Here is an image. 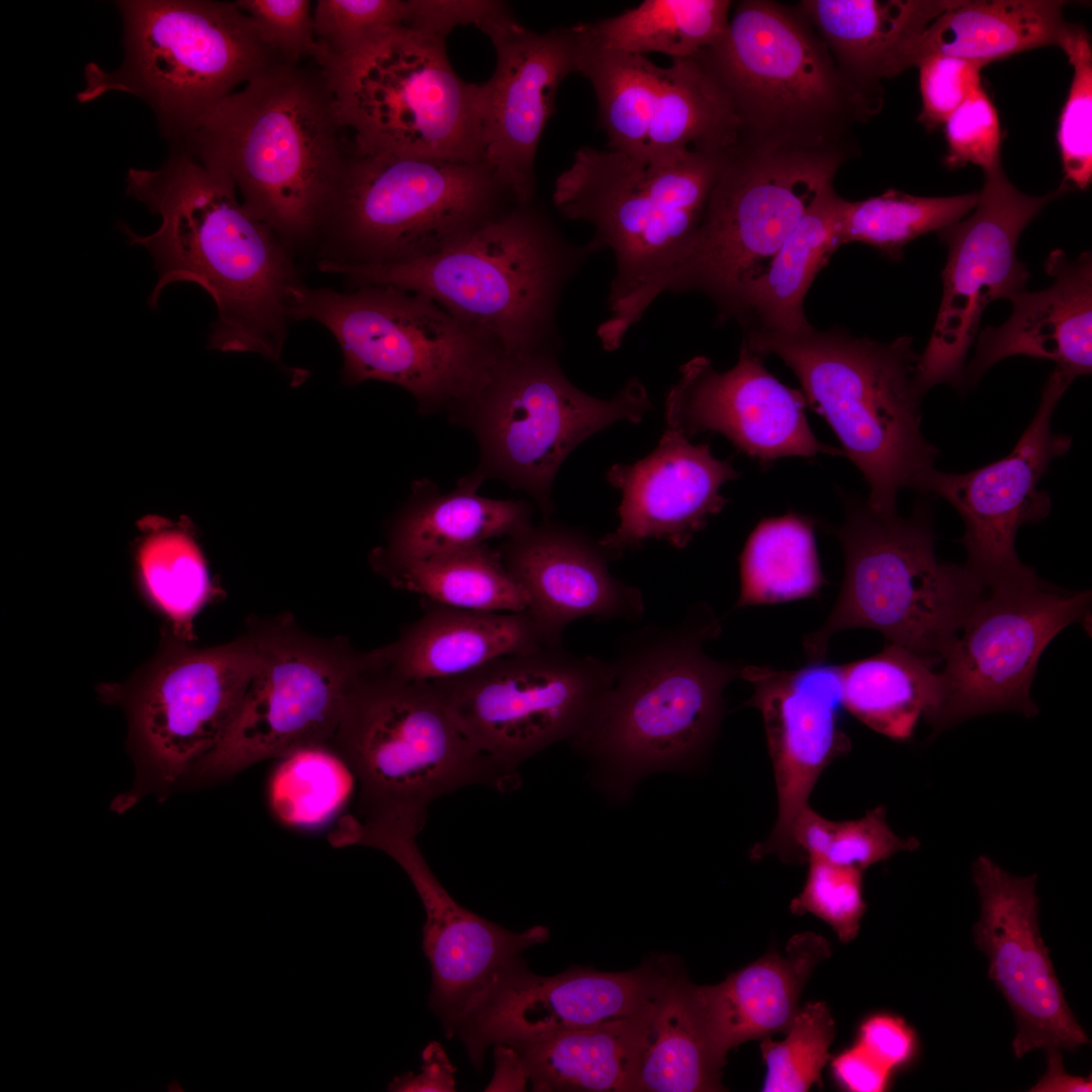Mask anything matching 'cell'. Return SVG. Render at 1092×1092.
Instances as JSON below:
<instances>
[{
	"mask_svg": "<svg viewBox=\"0 0 1092 1092\" xmlns=\"http://www.w3.org/2000/svg\"><path fill=\"white\" fill-rule=\"evenodd\" d=\"M126 193L161 218L147 236L120 224L128 243L154 259L158 280L149 305L157 308L172 283H195L217 309L210 348L278 361L290 290L301 282L290 249L245 207L233 180L172 145L160 168L128 170Z\"/></svg>",
	"mask_w": 1092,
	"mask_h": 1092,
	"instance_id": "cell-1",
	"label": "cell"
},
{
	"mask_svg": "<svg viewBox=\"0 0 1092 1092\" xmlns=\"http://www.w3.org/2000/svg\"><path fill=\"white\" fill-rule=\"evenodd\" d=\"M322 68L279 64L217 104L180 145L224 172L290 249L323 233L352 143Z\"/></svg>",
	"mask_w": 1092,
	"mask_h": 1092,
	"instance_id": "cell-2",
	"label": "cell"
},
{
	"mask_svg": "<svg viewBox=\"0 0 1092 1092\" xmlns=\"http://www.w3.org/2000/svg\"><path fill=\"white\" fill-rule=\"evenodd\" d=\"M728 152L687 149L645 159L582 147L557 177L555 207L593 225L590 240L614 257L609 315L597 329L606 351L622 345L687 252Z\"/></svg>",
	"mask_w": 1092,
	"mask_h": 1092,
	"instance_id": "cell-3",
	"label": "cell"
},
{
	"mask_svg": "<svg viewBox=\"0 0 1092 1092\" xmlns=\"http://www.w3.org/2000/svg\"><path fill=\"white\" fill-rule=\"evenodd\" d=\"M599 251L567 241L533 202L515 203L444 250L393 265L321 259L323 272L352 286L390 285L423 293L493 340L505 354L557 347L562 292Z\"/></svg>",
	"mask_w": 1092,
	"mask_h": 1092,
	"instance_id": "cell-4",
	"label": "cell"
},
{
	"mask_svg": "<svg viewBox=\"0 0 1092 1092\" xmlns=\"http://www.w3.org/2000/svg\"><path fill=\"white\" fill-rule=\"evenodd\" d=\"M743 341L794 372L807 404L824 418L843 456L868 482L872 508L894 512L901 489L923 492L938 450L921 432L919 354L911 337L883 344L843 329L812 327L796 334L749 331Z\"/></svg>",
	"mask_w": 1092,
	"mask_h": 1092,
	"instance_id": "cell-5",
	"label": "cell"
},
{
	"mask_svg": "<svg viewBox=\"0 0 1092 1092\" xmlns=\"http://www.w3.org/2000/svg\"><path fill=\"white\" fill-rule=\"evenodd\" d=\"M844 505L834 531L843 581L827 620L805 637L808 661H824L836 633L868 628L934 665L942 662L986 586L966 564L938 560L926 504L908 518L850 495Z\"/></svg>",
	"mask_w": 1092,
	"mask_h": 1092,
	"instance_id": "cell-6",
	"label": "cell"
},
{
	"mask_svg": "<svg viewBox=\"0 0 1092 1092\" xmlns=\"http://www.w3.org/2000/svg\"><path fill=\"white\" fill-rule=\"evenodd\" d=\"M697 57L728 96L740 140L769 147H842L845 130L875 114L880 92L837 65L805 15L764 0L740 2Z\"/></svg>",
	"mask_w": 1092,
	"mask_h": 1092,
	"instance_id": "cell-7",
	"label": "cell"
},
{
	"mask_svg": "<svg viewBox=\"0 0 1092 1092\" xmlns=\"http://www.w3.org/2000/svg\"><path fill=\"white\" fill-rule=\"evenodd\" d=\"M720 630L700 605L675 624L625 638L610 661L612 685L574 743L630 775L698 754L717 731L725 687L743 666L705 652Z\"/></svg>",
	"mask_w": 1092,
	"mask_h": 1092,
	"instance_id": "cell-8",
	"label": "cell"
},
{
	"mask_svg": "<svg viewBox=\"0 0 1092 1092\" xmlns=\"http://www.w3.org/2000/svg\"><path fill=\"white\" fill-rule=\"evenodd\" d=\"M124 58L112 71L84 69L80 103L120 91L145 101L162 134L182 142L217 104L284 62L235 4L212 0H122Z\"/></svg>",
	"mask_w": 1092,
	"mask_h": 1092,
	"instance_id": "cell-9",
	"label": "cell"
},
{
	"mask_svg": "<svg viewBox=\"0 0 1092 1092\" xmlns=\"http://www.w3.org/2000/svg\"><path fill=\"white\" fill-rule=\"evenodd\" d=\"M318 66L355 154L484 163L477 84L457 75L445 39L401 26Z\"/></svg>",
	"mask_w": 1092,
	"mask_h": 1092,
	"instance_id": "cell-10",
	"label": "cell"
},
{
	"mask_svg": "<svg viewBox=\"0 0 1092 1092\" xmlns=\"http://www.w3.org/2000/svg\"><path fill=\"white\" fill-rule=\"evenodd\" d=\"M288 315L315 321L333 334L343 352L347 384L393 383L427 411H460L505 354L432 298L390 285L342 292L300 283L290 290Z\"/></svg>",
	"mask_w": 1092,
	"mask_h": 1092,
	"instance_id": "cell-11",
	"label": "cell"
},
{
	"mask_svg": "<svg viewBox=\"0 0 1092 1092\" xmlns=\"http://www.w3.org/2000/svg\"><path fill=\"white\" fill-rule=\"evenodd\" d=\"M332 744L358 780L368 817L423 826L436 798L475 784L508 787L512 777L463 734L431 681L390 673L371 651Z\"/></svg>",
	"mask_w": 1092,
	"mask_h": 1092,
	"instance_id": "cell-12",
	"label": "cell"
},
{
	"mask_svg": "<svg viewBox=\"0 0 1092 1092\" xmlns=\"http://www.w3.org/2000/svg\"><path fill=\"white\" fill-rule=\"evenodd\" d=\"M841 147L789 149L739 140L728 152L687 252L654 292H699L718 322L735 320L749 287L845 161Z\"/></svg>",
	"mask_w": 1092,
	"mask_h": 1092,
	"instance_id": "cell-13",
	"label": "cell"
},
{
	"mask_svg": "<svg viewBox=\"0 0 1092 1092\" xmlns=\"http://www.w3.org/2000/svg\"><path fill=\"white\" fill-rule=\"evenodd\" d=\"M516 202L484 163L352 152L323 230V259L393 265L430 257Z\"/></svg>",
	"mask_w": 1092,
	"mask_h": 1092,
	"instance_id": "cell-14",
	"label": "cell"
},
{
	"mask_svg": "<svg viewBox=\"0 0 1092 1092\" xmlns=\"http://www.w3.org/2000/svg\"><path fill=\"white\" fill-rule=\"evenodd\" d=\"M556 347L504 354L488 380L460 411L480 447L477 469L460 481L477 489L497 477L531 494L544 513L566 457L619 421L639 424L653 405L630 378L610 399L585 393L565 376Z\"/></svg>",
	"mask_w": 1092,
	"mask_h": 1092,
	"instance_id": "cell-15",
	"label": "cell"
},
{
	"mask_svg": "<svg viewBox=\"0 0 1092 1092\" xmlns=\"http://www.w3.org/2000/svg\"><path fill=\"white\" fill-rule=\"evenodd\" d=\"M258 660L252 628L206 648L173 635L134 678L102 689L107 702L126 711L136 769L132 787L112 802L115 812L128 810L147 795L165 798L219 743Z\"/></svg>",
	"mask_w": 1092,
	"mask_h": 1092,
	"instance_id": "cell-16",
	"label": "cell"
},
{
	"mask_svg": "<svg viewBox=\"0 0 1092 1092\" xmlns=\"http://www.w3.org/2000/svg\"><path fill=\"white\" fill-rule=\"evenodd\" d=\"M259 660L219 743L188 776L216 781L304 746L331 745L370 653L344 638H322L289 616L254 623Z\"/></svg>",
	"mask_w": 1092,
	"mask_h": 1092,
	"instance_id": "cell-17",
	"label": "cell"
},
{
	"mask_svg": "<svg viewBox=\"0 0 1092 1092\" xmlns=\"http://www.w3.org/2000/svg\"><path fill=\"white\" fill-rule=\"evenodd\" d=\"M612 681L610 661L557 645L431 682L469 741L512 774L546 746L574 739Z\"/></svg>",
	"mask_w": 1092,
	"mask_h": 1092,
	"instance_id": "cell-18",
	"label": "cell"
},
{
	"mask_svg": "<svg viewBox=\"0 0 1092 1092\" xmlns=\"http://www.w3.org/2000/svg\"><path fill=\"white\" fill-rule=\"evenodd\" d=\"M1090 607V590L1061 588L1035 572L986 587L942 661L943 700L928 722L941 730L988 713L1037 714L1030 688L1040 656Z\"/></svg>",
	"mask_w": 1092,
	"mask_h": 1092,
	"instance_id": "cell-19",
	"label": "cell"
},
{
	"mask_svg": "<svg viewBox=\"0 0 1092 1092\" xmlns=\"http://www.w3.org/2000/svg\"><path fill=\"white\" fill-rule=\"evenodd\" d=\"M1063 186L1043 196L1018 190L1000 163L985 172L973 214L938 232L947 247L941 272L942 295L934 327L919 355L915 384L923 396L939 383L961 387L965 361L993 301L1024 290L1029 272L1017 258V243L1026 225Z\"/></svg>",
	"mask_w": 1092,
	"mask_h": 1092,
	"instance_id": "cell-20",
	"label": "cell"
},
{
	"mask_svg": "<svg viewBox=\"0 0 1092 1092\" xmlns=\"http://www.w3.org/2000/svg\"><path fill=\"white\" fill-rule=\"evenodd\" d=\"M421 829L393 818L355 822L351 843L389 854L412 881L426 913L423 949L432 971L428 998L448 1038L457 1034L497 984L524 963L527 948L549 938L536 925L513 932L462 907L433 874L417 844Z\"/></svg>",
	"mask_w": 1092,
	"mask_h": 1092,
	"instance_id": "cell-21",
	"label": "cell"
},
{
	"mask_svg": "<svg viewBox=\"0 0 1092 1092\" xmlns=\"http://www.w3.org/2000/svg\"><path fill=\"white\" fill-rule=\"evenodd\" d=\"M1072 381L1055 368L1036 414L1009 455L966 473L933 469L926 479L923 492L944 498L960 514L965 564L986 587L1035 572L1019 560L1015 537L1021 526L1038 523L1051 512L1049 493L1037 486L1052 460L1071 447L1072 439L1054 434L1051 423Z\"/></svg>",
	"mask_w": 1092,
	"mask_h": 1092,
	"instance_id": "cell-22",
	"label": "cell"
},
{
	"mask_svg": "<svg viewBox=\"0 0 1092 1092\" xmlns=\"http://www.w3.org/2000/svg\"><path fill=\"white\" fill-rule=\"evenodd\" d=\"M479 29L496 57L492 76L477 84L483 162L516 203H532L538 144L556 110L560 84L576 71L575 31L539 33L509 11Z\"/></svg>",
	"mask_w": 1092,
	"mask_h": 1092,
	"instance_id": "cell-23",
	"label": "cell"
},
{
	"mask_svg": "<svg viewBox=\"0 0 1092 1092\" xmlns=\"http://www.w3.org/2000/svg\"><path fill=\"white\" fill-rule=\"evenodd\" d=\"M973 870L981 902L975 942L988 957L989 978L1015 1015L1014 1055L1074 1051L1088 1043L1040 936L1036 876L1014 877L985 855Z\"/></svg>",
	"mask_w": 1092,
	"mask_h": 1092,
	"instance_id": "cell-24",
	"label": "cell"
},
{
	"mask_svg": "<svg viewBox=\"0 0 1092 1092\" xmlns=\"http://www.w3.org/2000/svg\"><path fill=\"white\" fill-rule=\"evenodd\" d=\"M740 676L753 687L747 705L759 710L766 734L778 796V818L752 859L777 854L786 862L804 856L794 842L799 816L823 769L851 748L838 725L842 705L840 665L809 662L798 669L743 665Z\"/></svg>",
	"mask_w": 1092,
	"mask_h": 1092,
	"instance_id": "cell-25",
	"label": "cell"
},
{
	"mask_svg": "<svg viewBox=\"0 0 1092 1092\" xmlns=\"http://www.w3.org/2000/svg\"><path fill=\"white\" fill-rule=\"evenodd\" d=\"M676 962L650 959L624 972L571 967L541 976L522 963L459 1029L469 1059L482 1066L490 1045L531 1040L639 1013Z\"/></svg>",
	"mask_w": 1092,
	"mask_h": 1092,
	"instance_id": "cell-26",
	"label": "cell"
},
{
	"mask_svg": "<svg viewBox=\"0 0 1092 1092\" xmlns=\"http://www.w3.org/2000/svg\"><path fill=\"white\" fill-rule=\"evenodd\" d=\"M667 394L689 438L720 433L761 464L791 456L843 455L812 432L802 390L778 380L765 368L763 356L744 341L729 370H716L705 356L689 360Z\"/></svg>",
	"mask_w": 1092,
	"mask_h": 1092,
	"instance_id": "cell-27",
	"label": "cell"
},
{
	"mask_svg": "<svg viewBox=\"0 0 1092 1092\" xmlns=\"http://www.w3.org/2000/svg\"><path fill=\"white\" fill-rule=\"evenodd\" d=\"M665 428L656 448L633 464H614L607 480L622 494L620 522L600 545L612 557L649 539L685 548L709 518L728 503L721 486L739 477L708 443L693 444L681 429L673 398L665 400Z\"/></svg>",
	"mask_w": 1092,
	"mask_h": 1092,
	"instance_id": "cell-28",
	"label": "cell"
},
{
	"mask_svg": "<svg viewBox=\"0 0 1092 1092\" xmlns=\"http://www.w3.org/2000/svg\"><path fill=\"white\" fill-rule=\"evenodd\" d=\"M499 552L509 573L527 593V611L551 646L561 645L565 627L579 618L635 620L644 612L641 592L610 572V553L574 530L531 526L508 538Z\"/></svg>",
	"mask_w": 1092,
	"mask_h": 1092,
	"instance_id": "cell-29",
	"label": "cell"
},
{
	"mask_svg": "<svg viewBox=\"0 0 1092 1092\" xmlns=\"http://www.w3.org/2000/svg\"><path fill=\"white\" fill-rule=\"evenodd\" d=\"M1044 268L1054 279L1049 288L1012 295L1010 317L980 332L965 374L973 384L994 364L1015 355L1051 360L1072 379L1091 373V253L1083 252L1072 261L1056 249Z\"/></svg>",
	"mask_w": 1092,
	"mask_h": 1092,
	"instance_id": "cell-30",
	"label": "cell"
},
{
	"mask_svg": "<svg viewBox=\"0 0 1092 1092\" xmlns=\"http://www.w3.org/2000/svg\"><path fill=\"white\" fill-rule=\"evenodd\" d=\"M545 647L551 645L527 610L477 611L429 601L417 622L396 640L372 652L376 663L396 676L435 681Z\"/></svg>",
	"mask_w": 1092,
	"mask_h": 1092,
	"instance_id": "cell-31",
	"label": "cell"
},
{
	"mask_svg": "<svg viewBox=\"0 0 1092 1092\" xmlns=\"http://www.w3.org/2000/svg\"><path fill=\"white\" fill-rule=\"evenodd\" d=\"M828 940L814 932L791 937L786 953L768 952L716 985L694 984L695 997L712 1045L728 1053L752 1039L786 1031L814 968L829 958Z\"/></svg>",
	"mask_w": 1092,
	"mask_h": 1092,
	"instance_id": "cell-32",
	"label": "cell"
},
{
	"mask_svg": "<svg viewBox=\"0 0 1092 1092\" xmlns=\"http://www.w3.org/2000/svg\"><path fill=\"white\" fill-rule=\"evenodd\" d=\"M957 0H806L800 11L817 28L840 69L859 85L909 67L916 38Z\"/></svg>",
	"mask_w": 1092,
	"mask_h": 1092,
	"instance_id": "cell-33",
	"label": "cell"
},
{
	"mask_svg": "<svg viewBox=\"0 0 1092 1092\" xmlns=\"http://www.w3.org/2000/svg\"><path fill=\"white\" fill-rule=\"evenodd\" d=\"M678 961L644 1008L636 1092L722 1091V1068Z\"/></svg>",
	"mask_w": 1092,
	"mask_h": 1092,
	"instance_id": "cell-34",
	"label": "cell"
},
{
	"mask_svg": "<svg viewBox=\"0 0 1092 1092\" xmlns=\"http://www.w3.org/2000/svg\"><path fill=\"white\" fill-rule=\"evenodd\" d=\"M846 199L828 185L784 242L765 273L747 290L735 317L749 331L796 334L812 328L804 298L842 246Z\"/></svg>",
	"mask_w": 1092,
	"mask_h": 1092,
	"instance_id": "cell-35",
	"label": "cell"
},
{
	"mask_svg": "<svg viewBox=\"0 0 1092 1092\" xmlns=\"http://www.w3.org/2000/svg\"><path fill=\"white\" fill-rule=\"evenodd\" d=\"M644 1008L631 1017L505 1044L520 1056L534 1091L636 1092Z\"/></svg>",
	"mask_w": 1092,
	"mask_h": 1092,
	"instance_id": "cell-36",
	"label": "cell"
},
{
	"mask_svg": "<svg viewBox=\"0 0 1092 1092\" xmlns=\"http://www.w3.org/2000/svg\"><path fill=\"white\" fill-rule=\"evenodd\" d=\"M1065 4L1058 0H957L916 38L909 67L932 54L986 66L1033 49L1058 47L1067 24Z\"/></svg>",
	"mask_w": 1092,
	"mask_h": 1092,
	"instance_id": "cell-37",
	"label": "cell"
},
{
	"mask_svg": "<svg viewBox=\"0 0 1092 1092\" xmlns=\"http://www.w3.org/2000/svg\"><path fill=\"white\" fill-rule=\"evenodd\" d=\"M475 490L460 481L442 494L420 483L394 522L387 545L374 552L390 559H421L512 538L532 526L526 503L488 498Z\"/></svg>",
	"mask_w": 1092,
	"mask_h": 1092,
	"instance_id": "cell-38",
	"label": "cell"
},
{
	"mask_svg": "<svg viewBox=\"0 0 1092 1092\" xmlns=\"http://www.w3.org/2000/svg\"><path fill=\"white\" fill-rule=\"evenodd\" d=\"M844 706L869 728L906 740L919 718L929 721L943 700L939 671L912 651L886 643L879 653L840 665Z\"/></svg>",
	"mask_w": 1092,
	"mask_h": 1092,
	"instance_id": "cell-39",
	"label": "cell"
},
{
	"mask_svg": "<svg viewBox=\"0 0 1092 1092\" xmlns=\"http://www.w3.org/2000/svg\"><path fill=\"white\" fill-rule=\"evenodd\" d=\"M371 564L394 587L467 610L522 612L529 598L486 543L427 558L398 560L373 551Z\"/></svg>",
	"mask_w": 1092,
	"mask_h": 1092,
	"instance_id": "cell-40",
	"label": "cell"
},
{
	"mask_svg": "<svg viewBox=\"0 0 1092 1092\" xmlns=\"http://www.w3.org/2000/svg\"><path fill=\"white\" fill-rule=\"evenodd\" d=\"M740 134L741 124L728 96L701 60L673 59L664 68L646 159L687 149L728 151Z\"/></svg>",
	"mask_w": 1092,
	"mask_h": 1092,
	"instance_id": "cell-41",
	"label": "cell"
},
{
	"mask_svg": "<svg viewBox=\"0 0 1092 1092\" xmlns=\"http://www.w3.org/2000/svg\"><path fill=\"white\" fill-rule=\"evenodd\" d=\"M576 71L594 88L599 121L609 150L646 159L652 116L661 90L664 68L645 56L602 48L573 25Z\"/></svg>",
	"mask_w": 1092,
	"mask_h": 1092,
	"instance_id": "cell-42",
	"label": "cell"
},
{
	"mask_svg": "<svg viewBox=\"0 0 1092 1092\" xmlns=\"http://www.w3.org/2000/svg\"><path fill=\"white\" fill-rule=\"evenodd\" d=\"M728 0H644L614 17L576 24L583 36L609 50L692 58L724 32Z\"/></svg>",
	"mask_w": 1092,
	"mask_h": 1092,
	"instance_id": "cell-43",
	"label": "cell"
},
{
	"mask_svg": "<svg viewBox=\"0 0 1092 1092\" xmlns=\"http://www.w3.org/2000/svg\"><path fill=\"white\" fill-rule=\"evenodd\" d=\"M813 519L797 513L760 521L748 536L740 563L737 608L817 596L825 583Z\"/></svg>",
	"mask_w": 1092,
	"mask_h": 1092,
	"instance_id": "cell-44",
	"label": "cell"
},
{
	"mask_svg": "<svg viewBox=\"0 0 1092 1092\" xmlns=\"http://www.w3.org/2000/svg\"><path fill=\"white\" fill-rule=\"evenodd\" d=\"M979 192L926 197L889 189L879 196L846 201L841 229L842 245H869L892 261L918 237L965 218L977 205Z\"/></svg>",
	"mask_w": 1092,
	"mask_h": 1092,
	"instance_id": "cell-45",
	"label": "cell"
},
{
	"mask_svg": "<svg viewBox=\"0 0 1092 1092\" xmlns=\"http://www.w3.org/2000/svg\"><path fill=\"white\" fill-rule=\"evenodd\" d=\"M136 562L151 603L171 623L173 635L190 641L192 621L214 593L191 534L173 527L150 532L140 544Z\"/></svg>",
	"mask_w": 1092,
	"mask_h": 1092,
	"instance_id": "cell-46",
	"label": "cell"
},
{
	"mask_svg": "<svg viewBox=\"0 0 1092 1092\" xmlns=\"http://www.w3.org/2000/svg\"><path fill=\"white\" fill-rule=\"evenodd\" d=\"M280 759L269 781L268 798L282 823L317 827L344 807L355 778L336 749L326 744L309 745Z\"/></svg>",
	"mask_w": 1092,
	"mask_h": 1092,
	"instance_id": "cell-47",
	"label": "cell"
},
{
	"mask_svg": "<svg viewBox=\"0 0 1092 1092\" xmlns=\"http://www.w3.org/2000/svg\"><path fill=\"white\" fill-rule=\"evenodd\" d=\"M784 1040L761 1038L760 1051L766 1066L764 1092H806L821 1084V1074L830 1059L835 1022L822 1001L800 1008L786 1030Z\"/></svg>",
	"mask_w": 1092,
	"mask_h": 1092,
	"instance_id": "cell-48",
	"label": "cell"
},
{
	"mask_svg": "<svg viewBox=\"0 0 1092 1092\" xmlns=\"http://www.w3.org/2000/svg\"><path fill=\"white\" fill-rule=\"evenodd\" d=\"M1073 67L1057 142L1067 190H1085L1092 181V49L1085 28L1067 23L1059 39Z\"/></svg>",
	"mask_w": 1092,
	"mask_h": 1092,
	"instance_id": "cell-49",
	"label": "cell"
},
{
	"mask_svg": "<svg viewBox=\"0 0 1092 1092\" xmlns=\"http://www.w3.org/2000/svg\"><path fill=\"white\" fill-rule=\"evenodd\" d=\"M807 878L790 904L795 915L811 913L829 924L843 943L853 940L867 910L863 871L819 857H808Z\"/></svg>",
	"mask_w": 1092,
	"mask_h": 1092,
	"instance_id": "cell-50",
	"label": "cell"
},
{
	"mask_svg": "<svg viewBox=\"0 0 1092 1092\" xmlns=\"http://www.w3.org/2000/svg\"><path fill=\"white\" fill-rule=\"evenodd\" d=\"M313 20L325 56L342 55L387 30L406 26L407 1L318 0Z\"/></svg>",
	"mask_w": 1092,
	"mask_h": 1092,
	"instance_id": "cell-51",
	"label": "cell"
},
{
	"mask_svg": "<svg viewBox=\"0 0 1092 1092\" xmlns=\"http://www.w3.org/2000/svg\"><path fill=\"white\" fill-rule=\"evenodd\" d=\"M252 20L262 41L286 63L304 58L318 65L325 57L314 31L308 0H237Z\"/></svg>",
	"mask_w": 1092,
	"mask_h": 1092,
	"instance_id": "cell-52",
	"label": "cell"
},
{
	"mask_svg": "<svg viewBox=\"0 0 1092 1092\" xmlns=\"http://www.w3.org/2000/svg\"><path fill=\"white\" fill-rule=\"evenodd\" d=\"M949 169L974 164L987 172L1001 163V128L984 87L966 99L943 123Z\"/></svg>",
	"mask_w": 1092,
	"mask_h": 1092,
	"instance_id": "cell-53",
	"label": "cell"
},
{
	"mask_svg": "<svg viewBox=\"0 0 1092 1092\" xmlns=\"http://www.w3.org/2000/svg\"><path fill=\"white\" fill-rule=\"evenodd\" d=\"M885 807L878 806L858 819L831 821L823 859L864 871L900 851L919 847L914 837H900L888 825Z\"/></svg>",
	"mask_w": 1092,
	"mask_h": 1092,
	"instance_id": "cell-54",
	"label": "cell"
},
{
	"mask_svg": "<svg viewBox=\"0 0 1092 1092\" xmlns=\"http://www.w3.org/2000/svg\"><path fill=\"white\" fill-rule=\"evenodd\" d=\"M985 65L959 57L932 54L921 58L919 88L922 99L918 120L927 129L943 124L948 116L982 87L981 70Z\"/></svg>",
	"mask_w": 1092,
	"mask_h": 1092,
	"instance_id": "cell-55",
	"label": "cell"
},
{
	"mask_svg": "<svg viewBox=\"0 0 1092 1092\" xmlns=\"http://www.w3.org/2000/svg\"><path fill=\"white\" fill-rule=\"evenodd\" d=\"M506 4L487 0H407L406 26L446 39L453 28L487 21L508 12Z\"/></svg>",
	"mask_w": 1092,
	"mask_h": 1092,
	"instance_id": "cell-56",
	"label": "cell"
},
{
	"mask_svg": "<svg viewBox=\"0 0 1092 1092\" xmlns=\"http://www.w3.org/2000/svg\"><path fill=\"white\" fill-rule=\"evenodd\" d=\"M856 1042L892 1071L908 1065L917 1052V1035L900 1016L877 1013L859 1025Z\"/></svg>",
	"mask_w": 1092,
	"mask_h": 1092,
	"instance_id": "cell-57",
	"label": "cell"
},
{
	"mask_svg": "<svg viewBox=\"0 0 1092 1092\" xmlns=\"http://www.w3.org/2000/svg\"><path fill=\"white\" fill-rule=\"evenodd\" d=\"M836 1083L851 1092H882L889 1087L893 1071L855 1042L831 1061Z\"/></svg>",
	"mask_w": 1092,
	"mask_h": 1092,
	"instance_id": "cell-58",
	"label": "cell"
},
{
	"mask_svg": "<svg viewBox=\"0 0 1092 1092\" xmlns=\"http://www.w3.org/2000/svg\"><path fill=\"white\" fill-rule=\"evenodd\" d=\"M422 1072L407 1073L391 1081L388 1090L397 1092L455 1091L456 1068L449 1061L444 1049L431 1041L422 1053Z\"/></svg>",
	"mask_w": 1092,
	"mask_h": 1092,
	"instance_id": "cell-59",
	"label": "cell"
},
{
	"mask_svg": "<svg viewBox=\"0 0 1092 1092\" xmlns=\"http://www.w3.org/2000/svg\"><path fill=\"white\" fill-rule=\"evenodd\" d=\"M495 1073L486 1091H523L529 1082L518 1053L510 1045H494Z\"/></svg>",
	"mask_w": 1092,
	"mask_h": 1092,
	"instance_id": "cell-60",
	"label": "cell"
},
{
	"mask_svg": "<svg viewBox=\"0 0 1092 1092\" xmlns=\"http://www.w3.org/2000/svg\"><path fill=\"white\" fill-rule=\"evenodd\" d=\"M1048 1068L1044 1075L1029 1089L1032 1092H1090L1091 1077L1083 1078L1068 1074L1063 1066L1060 1052L1048 1054Z\"/></svg>",
	"mask_w": 1092,
	"mask_h": 1092,
	"instance_id": "cell-61",
	"label": "cell"
}]
</instances>
